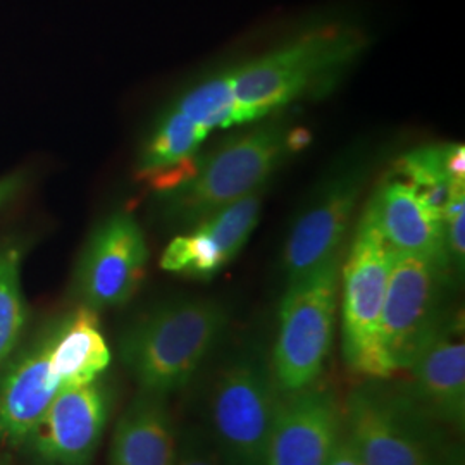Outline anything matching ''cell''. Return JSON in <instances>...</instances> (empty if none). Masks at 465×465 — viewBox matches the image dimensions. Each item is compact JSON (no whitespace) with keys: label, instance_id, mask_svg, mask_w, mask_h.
<instances>
[{"label":"cell","instance_id":"4fadbf2b","mask_svg":"<svg viewBox=\"0 0 465 465\" xmlns=\"http://www.w3.org/2000/svg\"><path fill=\"white\" fill-rule=\"evenodd\" d=\"M261 213L259 192L236 200L169 242L161 267L188 278L211 280L242 252Z\"/></svg>","mask_w":465,"mask_h":465},{"label":"cell","instance_id":"52a82bcc","mask_svg":"<svg viewBox=\"0 0 465 465\" xmlns=\"http://www.w3.org/2000/svg\"><path fill=\"white\" fill-rule=\"evenodd\" d=\"M451 278V269L440 261L393 255L381 319V347L393 378L449 324Z\"/></svg>","mask_w":465,"mask_h":465},{"label":"cell","instance_id":"5bb4252c","mask_svg":"<svg viewBox=\"0 0 465 465\" xmlns=\"http://www.w3.org/2000/svg\"><path fill=\"white\" fill-rule=\"evenodd\" d=\"M399 380L420 411L462 436L465 428V343L462 324L451 317Z\"/></svg>","mask_w":465,"mask_h":465},{"label":"cell","instance_id":"ffe728a7","mask_svg":"<svg viewBox=\"0 0 465 465\" xmlns=\"http://www.w3.org/2000/svg\"><path fill=\"white\" fill-rule=\"evenodd\" d=\"M174 107L207 132L232 128L261 117L236 97L232 69L192 88Z\"/></svg>","mask_w":465,"mask_h":465},{"label":"cell","instance_id":"6da1fadb","mask_svg":"<svg viewBox=\"0 0 465 465\" xmlns=\"http://www.w3.org/2000/svg\"><path fill=\"white\" fill-rule=\"evenodd\" d=\"M228 326L230 311L221 300H167L126 328L119 355L140 391L167 399L207 367Z\"/></svg>","mask_w":465,"mask_h":465},{"label":"cell","instance_id":"e0dca14e","mask_svg":"<svg viewBox=\"0 0 465 465\" xmlns=\"http://www.w3.org/2000/svg\"><path fill=\"white\" fill-rule=\"evenodd\" d=\"M178 436L166 397L138 391L117 420L111 465H174Z\"/></svg>","mask_w":465,"mask_h":465},{"label":"cell","instance_id":"9c48e42d","mask_svg":"<svg viewBox=\"0 0 465 465\" xmlns=\"http://www.w3.org/2000/svg\"><path fill=\"white\" fill-rule=\"evenodd\" d=\"M149 249L130 213H114L90 234L74 272V292L94 311L130 302L145 278Z\"/></svg>","mask_w":465,"mask_h":465},{"label":"cell","instance_id":"8fae6325","mask_svg":"<svg viewBox=\"0 0 465 465\" xmlns=\"http://www.w3.org/2000/svg\"><path fill=\"white\" fill-rule=\"evenodd\" d=\"M109 412L111 397L100 380L61 388L26 443L45 465H88L99 449Z\"/></svg>","mask_w":465,"mask_h":465},{"label":"cell","instance_id":"7c38bea8","mask_svg":"<svg viewBox=\"0 0 465 465\" xmlns=\"http://www.w3.org/2000/svg\"><path fill=\"white\" fill-rule=\"evenodd\" d=\"M343 430V401L314 382L282 395L262 465H326Z\"/></svg>","mask_w":465,"mask_h":465},{"label":"cell","instance_id":"7a4b0ae2","mask_svg":"<svg viewBox=\"0 0 465 465\" xmlns=\"http://www.w3.org/2000/svg\"><path fill=\"white\" fill-rule=\"evenodd\" d=\"M343 428L364 465H464L460 436L420 411L395 378L353 388Z\"/></svg>","mask_w":465,"mask_h":465},{"label":"cell","instance_id":"ac0fdd59","mask_svg":"<svg viewBox=\"0 0 465 465\" xmlns=\"http://www.w3.org/2000/svg\"><path fill=\"white\" fill-rule=\"evenodd\" d=\"M50 369L61 388L99 381L113 355L100 328L99 312L78 305L47 330Z\"/></svg>","mask_w":465,"mask_h":465},{"label":"cell","instance_id":"d4e9b609","mask_svg":"<svg viewBox=\"0 0 465 465\" xmlns=\"http://www.w3.org/2000/svg\"><path fill=\"white\" fill-rule=\"evenodd\" d=\"M326 465H364L349 432L345 431V428L340 432V438H338V441L332 449L331 457Z\"/></svg>","mask_w":465,"mask_h":465},{"label":"cell","instance_id":"d6986e66","mask_svg":"<svg viewBox=\"0 0 465 465\" xmlns=\"http://www.w3.org/2000/svg\"><path fill=\"white\" fill-rule=\"evenodd\" d=\"M209 132L174 105L159 119L138 159V174L167 190L186 180L193 171L195 153Z\"/></svg>","mask_w":465,"mask_h":465},{"label":"cell","instance_id":"ba28073f","mask_svg":"<svg viewBox=\"0 0 465 465\" xmlns=\"http://www.w3.org/2000/svg\"><path fill=\"white\" fill-rule=\"evenodd\" d=\"M359 47L357 35L334 26L303 35L232 69L236 97L259 116H267L334 76Z\"/></svg>","mask_w":465,"mask_h":465},{"label":"cell","instance_id":"7402d4cb","mask_svg":"<svg viewBox=\"0 0 465 465\" xmlns=\"http://www.w3.org/2000/svg\"><path fill=\"white\" fill-rule=\"evenodd\" d=\"M28 321V307L21 284V250L0 249V366L15 353Z\"/></svg>","mask_w":465,"mask_h":465},{"label":"cell","instance_id":"484cf974","mask_svg":"<svg viewBox=\"0 0 465 465\" xmlns=\"http://www.w3.org/2000/svg\"><path fill=\"white\" fill-rule=\"evenodd\" d=\"M26 184V176L23 173H13L0 178V209L11 200L16 199L19 192Z\"/></svg>","mask_w":465,"mask_h":465},{"label":"cell","instance_id":"cb8c5ba5","mask_svg":"<svg viewBox=\"0 0 465 465\" xmlns=\"http://www.w3.org/2000/svg\"><path fill=\"white\" fill-rule=\"evenodd\" d=\"M174 465H230L200 426H190L178 436Z\"/></svg>","mask_w":465,"mask_h":465},{"label":"cell","instance_id":"8992f818","mask_svg":"<svg viewBox=\"0 0 465 465\" xmlns=\"http://www.w3.org/2000/svg\"><path fill=\"white\" fill-rule=\"evenodd\" d=\"M393 255L366 207L340 274L343 361L362 380L393 378L381 347L382 307Z\"/></svg>","mask_w":465,"mask_h":465},{"label":"cell","instance_id":"3957f363","mask_svg":"<svg viewBox=\"0 0 465 465\" xmlns=\"http://www.w3.org/2000/svg\"><path fill=\"white\" fill-rule=\"evenodd\" d=\"M307 145L302 130L271 123L234 136L193 164L192 174L161 192L163 214L180 228H193L236 200L255 193L282 161Z\"/></svg>","mask_w":465,"mask_h":465},{"label":"cell","instance_id":"277c9868","mask_svg":"<svg viewBox=\"0 0 465 465\" xmlns=\"http://www.w3.org/2000/svg\"><path fill=\"white\" fill-rule=\"evenodd\" d=\"M282 393L255 347L232 351L203 386L200 428L230 465H262Z\"/></svg>","mask_w":465,"mask_h":465},{"label":"cell","instance_id":"44dd1931","mask_svg":"<svg viewBox=\"0 0 465 465\" xmlns=\"http://www.w3.org/2000/svg\"><path fill=\"white\" fill-rule=\"evenodd\" d=\"M449 145H430L412 150L400 157L397 174L403 176L417 195L424 200L436 214L443 217L455 183L450 176Z\"/></svg>","mask_w":465,"mask_h":465},{"label":"cell","instance_id":"603a6c76","mask_svg":"<svg viewBox=\"0 0 465 465\" xmlns=\"http://www.w3.org/2000/svg\"><path fill=\"white\" fill-rule=\"evenodd\" d=\"M445 247L453 274H464L465 262V184H455L443 213Z\"/></svg>","mask_w":465,"mask_h":465},{"label":"cell","instance_id":"9a60e30c","mask_svg":"<svg viewBox=\"0 0 465 465\" xmlns=\"http://www.w3.org/2000/svg\"><path fill=\"white\" fill-rule=\"evenodd\" d=\"M49 361V336L42 332L0 376V441L26 443L59 393Z\"/></svg>","mask_w":465,"mask_h":465},{"label":"cell","instance_id":"5b68a950","mask_svg":"<svg viewBox=\"0 0 465 465\" xmlns=\"http://www.w3.org/2000/svg\"><path fill=\"white\" fill-rule=\"evenodd\" d=\"M343 250L311 274L288 284L269 359L282 395L319 381L331 353Z\"/></svg>","mask_w":465,"mask_h":465},{"label":"cell","instance_id":"30bf717a","mask_svg":"<svg viewBox=\"0 0 465 465\" xmlns=\"http://www.w3.org/2000/svg\"><path fill=\"white\" fill-rule=\"evenodd\" d=\"M364 159L350 161L322 183L299 217L282 253L288 282L311 274L343 250L350 219L366 183Z\"/></svg>","mask_w":465,"mask_h":465},{"label":"cell","instance_id":"2e32d148","mask_svg":"<svg viewBox=\"0 0 465 465\" xmlns=\"http://www.w3.org/2000/svg\"><path fill=\"white\" fill-rule=\"evenodd\" d=\"M367 211L393 253L426 257L450 267L443 217L436 214L411 184L401 180L384 182Z\"/></svg>","mask_w":465,"mask_h":465}]
</instances>
